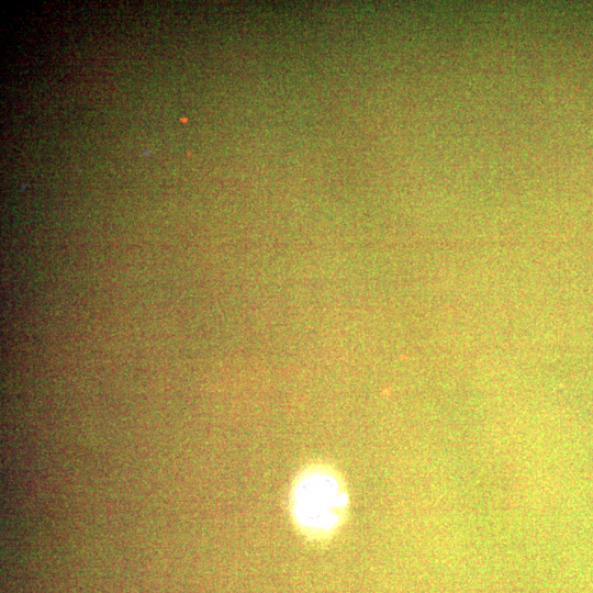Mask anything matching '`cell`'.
I'll return each instance as SVG.
<instances>
[{
	"instance_id": "cell-1",
	"label": "cell",
	"mask_w": 593,
	"mask_h": 593,
	"mask_svg": "<svg viewBox=\"0 0 593 593\" xmlns=\"http://www.w3.org/2000/svg\"><path fill=\"white\" fill-rule=\"evenodd\" d=\"M348 506L346 484L332 466L312 463L295 477L289 495L290 514L309 540H329L343 526Z\"/></svg>"
}]
</instances>
